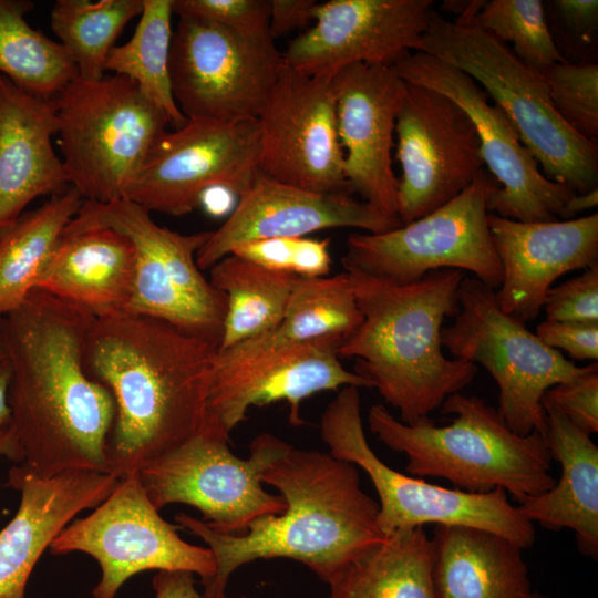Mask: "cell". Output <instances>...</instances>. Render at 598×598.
I'll use <instances>...</instances> for the list:
<instances>
[{
  "mask_svg": "<svg viewBox=\"0 0 598 598\" xmlns=\"http://www.w3.org/2000/svg\"><path fill=\"white\" fill-rule=\"evenodd\" d=\"M259 154L257 118L187 120L154 144L124 198L150 213L184 216L210 188L243 195L259 173Z\"/></svg>",
  "mask_w": 598,
  "mask_h": 598,
  "instance_id": "9a60e30c",
  "label": "cell"
},
{
  "mask_svg": "<svg viewBox=\"0 0 598 598\" xmlns=\"http://www.w3.org/2000/svg\"><path fill=\"white\" fill-rule=\"evenodd\" d=\"M6 456L14 461L16 447L12 434L8 426L0 429V457Z\"/></svg>",
  "mask_w": 598,
  "mask_h": 598,
  "instance_id": "c3c4849f",
  "label": "cell"
},
{
  "mask_svg": "<svg viewBox=\"0 0 598 598\" xmlns=\"http://www.w3.org/2000/svg\"><path fill=\"white\" fill-rule=\"evenodd\" d=\"M83 197L72 186L0 231V318L20 306L35 287L61 231Z\"/></svg>",
  "mask_w": 598,
  "mask_h": 598,
  "instance_id": "1f68e13d",
  "label": "cell"
},
{
  "mask_svg": "<svg viewBox=\"0 0 598 598\" xmlns=\"http://www.w3.org/2000/svg\"><path fill=\"white\" fill-rule=\"evenodd\" d=\"M559 117L588 141L598 137V66L594 63H555L539 72Z\"/></svg>",
  "mask_w": 598,
  "mask_h": 598,
  "instance_id": "8d00e7d4",
  "label": "cell"
},
{
  "mask_svg": "<svg viewBox=\"0 0 598 598\" xmlns=\"http://www.w3.org/2000/svg\"><path fill=\"white\" fill-rule=\"evenodd\" d=\"M194 576L181 570L157 571L152 579L154 598H206L197 590Z\"/></svg>",
  "mask_w": 598,
  "mask_h": 598,
  "instance_id": "f6af8a7d",
  "label": "cell"
},
{
  "mask_svg": "<svg viewBox=\"0 0 598 598\" xmlns=\"http://www.w3.org/2000/svg\"><path fill=\"white\" fill-rule=\"evenodd\" d=\"M134 278L130 239L78 213L61 231L34 288L102 318L127 313Z\"/></svg>",
  "mask_w": 598,
  "mask_h": 598,
  "instance_id": "d4e9b609",
  "label": "cell"
},
{
  "mask_svg": "<svg viewBox=\"0 0 598 598\" xmlns=\"http://www.w3.org/2000/svg\"><path fill=\"white\" fill-rule=\"evenodd\" d=\"M342 341L340 337H326L236 365L213 364L206 424L229 437L250 406L285 401L289 423L299 426L305 422L301 403L315 393L348 385L372 388L369 381L342 365Z\"/></svg>",
  "mask_w": 598,
  "mask_h": 598,
  "instance_id": "ffe728a7",
  "label": "cell"
},
{
  "mask_svg": "<svg viewBox=\"0 0 598 598\" xmlns=\"http://www.w3.org/2000/svg\"><path fill=\"white\" fill-rule=\"evenodd\" d=\"M261 481L279 491L286 508L254 520L244 534L219 533L187 514L175 516L214 555L215 575L203 585L206 598L226 597L233 573L258 559L299 561L327 582L386 537L378 524L379 505L361 488L352 463L289 444Z\"/></svg>",
  "mask_w": 598,
  "mask_h": 598,
  "instance_id": "3957f363",
  "label": "cell"
},
{
  "mask_svg": "<svg viewBox=\"0 0 598 598\" xmlns=\"http://www.w3.org/2000/svg\"><path fill=\"white\" fill-rule=\"evenodd\" d=\"M396 216L409 224L443 206L483 171L480 140L465 112L447 96L406 83L395 121Z\"/></svg>",
  "mask_w": 598,
  "mask_h": 598,
  "instance_id": "e0dca14e",
  "label": "cell"
},
{
  "mask_svg": "<svg viewBox=\"0 0 598 598\" xmlns=\"http://www.w3.org/2000/svg\"><path fill=\"white\" fill-rule=\"evenodd\" d=\"M229 437L208 427L141 467L136 474L154 507L169 504L197 508L213 529L244 534L249 525L286 508L281 495L268 493L264 471L289 446L270 433H261L250 444L247 458L236 456Z\"/></svg>",
  "mask_w": 598,
  "mask_h": 598,
  "instance_id": "30bf717a",
  "label": "cell"
},
{
  "mask_svg": "<svg viewBox=\"0 0 598 598\" xmlns=\"http://www.w3.org/2000/svg\"><path fill=\"white\" fill-rule=\"evenodd\" d=\"M554 6L560 18L577 35L587 38L598 19L597 0H556Z\"/></svg>",
  "mask_w": 598,
  "mask_h": 598,
  "instance_id": "ee69618b",
  "label": "cell"
},
{
  "mask_svg": "<svg viewBox=\"0 0 598 598\" xmlns=\"http://www.w3.org/2000/svg\"><path fill=\"white\" fill-rule=\"evenodd\" d=\"M269 34L275 41L313 22L316 0H270Z\"/></svg>",
  "mask_w": 598,
  "mask_h": 598,
  "instance_id": "7bdbcfd3",
  "label": "cell"
},
{
  "mask_svg": "<svg viewBox=\"0 0 598 598\" xmlns=\"http://www.w3.org/2000/svg\"><path fill=\"white\" fill-rule=\"evenodd\" d=\"M29 0H0V74L18 87L54 99L79 76L64 47L29 25Z\"/></svg>",
  "mask_w": 598,
  "mask_h": 598,
  "instance_id": "d6a6232c",
  "label": "cell"
},
{
  "mask_svg": "<svg viewBox=\"0 0 598 598\" xmlns=\"http://www.w3.org/2000/svg\"><path fill=\"white\" fill-rule=\"evenodd\" d=\"M329 247V239L277 237L239 244L230 254L299 278H319L331 269Z\"/></svg>",
  "mask_w": 598,
  "mask_h": 598,
  "instance_id": "74e56055",
  "label": "cell"
},
{
  "mask_svg": "<svg viewBox=\"0 0 598 598\" xmlns=\"http://www.w3.org/2000/svg\"><path fill=\"white\" fill-rule=\"evenodd\" d=\"M117 482L105 472L70 471L40 477L23 465H13L8 484L20 493V503L0 532V598H24L44 550L79 513L96 507Z\"/></svg>",
  "mask_w": 598,
  "mask_h": 598,
  "instance_id": "cb8c5ba5",
  "label": "cell"
},
{
  "mask_svg": "<svg viewBox=\"0 0 598 598\" xmlns=\"http://www.w3.org/2000/svg\"><path fill=\"white\" fill-rule=\"evenodd\" d=\"M209 269L210 283L227 301L218 351L274 329L300 280L295 275L265 268L233 254Z\"/></svg>",
  "mask_w": 598,
  "mask_h": 598,
  "instance_id": "4dcf8cb0",
  "label": "cell"
},
{
  "mask_svg": "<svg viewBox=\"0 0 598 598\" xmlns=\"http://www.w3.org/2000/svg\"><path fill=\"white\" fill-rule=\"evenodd\" d=\"M432 579L437 598H532L523 549L496 533L435 525Z\"/></svg>",
  "mask_w": 598,
  "mask_h": 598,
  "instance_id": "83f0119b",
  "label": "cell"
},
{
  "mask_svg": "<svg viewBox=\"0 0 598 598\" xmlns=\"http://www.w3.org/2000/svg\"><path fill=\"white\" fill-rule=\"evenodd\" d=\"M392 66L406 83L451 99L473 123L483 162L498 184L487 199L489 214L526 223L558 220L575 192L542 173L507 115L474 79L423 52H410Z\"/></svg>",
  "mask_w": 598,
  "mask_h": 598,
  "instance_id": "2e32d148",
  "label": "cell"
},
{
  "mask_svg": "<svg viewBox=\"0 0 598 598\" xmlns=\"http://www.w3.org/2000/svg\"><path fill=\"white\" fill-rule=\"evenodd\" d=\"M360 322L361 313L348 272L300 278L274 329L229 349L217 350L213 364L236 365L326 337L344 340Z\"/></svg>",
  "mask_w": 598,
  "mask_h": 598,
  "instance_id": "f1b7e54d",
  "label": "cell"
},
{
  "mask_svg": "<svg viewBox=\"0 0 598 598\" xmlns=\"http://www.w3.org/2000/svg\"><path fill=\"white\" fill-rule=\"evenodd\" d=\"M535 334L546 346L566 351L575 360L598 359V322H567L545 320Z\"/></svg>",
  "mask_w": 598,
  "mask_h": 598,
  "instance_id": "b9f144b4",
  "label": "cell"
},
{
  "mask_svg": "<svg viewBox=\"0 0 598 598\" xmlns=\"http://www.w3.org/2000/svg\"><path fill=\"white\" fill-rule=\"evenodd\" d=\"M239 598H249V597H239Z\"/></svg>",
  "mask_w": 598,
  "mask_h": 598,
  "instance_id": "816d5d0a",
  "label": "cell"
},
{
  "mask_svg": "<svg viewBox=\"0 0 598 598\" xmlns=\"http://www.w3.org/2000/svg\"><path fill=\"white\" fill-rule=\"evenodd\" d=\"M532 598H549V597L543 594H539L537 591H534Z\"/></svg>",
  "mask_w": 598,
  "mask_h": 598,
  "instance_id": "f907efd6",
  "label": "cell"
},
{
  "mask_svg": "<svg viewBox=\"0 0 598 598\" xmlns=\"http://www.w3.org/2000/svg\"><path fill=\"white\" fill-rule=\"evenodd\" d=\"M476 12V2L455 21L432 11L417 52L431 54L474 79L507 115L547 178L577 194L597 188V144L559 117L539 72L482 29L473 20Z\"/></svg>",
  "mask_w": 598,
  "mask_h": 598,
  "instance_id": "8992f818",
  "label": "cell"
},
{
  "mask_svg": "<svg viewBox=\"0 0 598 598\" xmlns=\"http://www.w3.org/2000/svg\"><path fill=\"white\" fill-rule=\"evenodd\" d=\"M543 308L546 320L598 322V264L550 288Z\"/></svg>",
  "mask_w": 598,
  "mask_h": 598,
  "instance_id": "ab89813d",
  "label": "cell"
},
{
  "mask_svg": "<svg viewBox=\"0 0 598 598\" xmlns=\"http://www.w3.org/2000/svg\"><path fill=\"white\" fill-rule=\"evenodd\" d=\"M143 0H56L50 24L73 60L79 78L99 81L125 25L141 16Z\"/></svg>",
  "mask_w": 598,
  "mask_h": 598,
  "instance_id": "e575fe53",
  "label": "cell"
},
{
  "mask_svg": "<svg viewBox=\"0 0 598 598\" xmlns=\"http://www.w3.org/2000/svg\"><path fill=\"white\" fill-rule=\"evenodd\" d=\"M59 145L70 186L84 200L125 197L146 156L168 131L165 113L131 79L79 76L54 99Z\"/></svg>",
  "mask_w": 598,
  "mask_h": 598,
  "instance_id": "52a82bcc",
  "label": "cell"
},
{
  "mask_svg": "<svg viewBox=\"0 0 598 598\" xmlns=\"http://www.w3.org/2000/svg\"><path fill=\"white\" fill-rule=\"evenodd\" d=\"M473 20L509 47L528 68L540 72L563 62L539 0L483 1Z\"/></svg>",
  "mask_w": 598,
  "mask_h": 598,
  "instance_id": "d590c367",
  "label": "cell"
},
{
  "mask_svg": "<svg viewBox=\"0 0 598 598\" xmlns=\"http://www.w3.org/2000/svg\"><path fill=\"white\" fill-rule=\"evenodd\" d=\"M55 134L53 99L31 94L0 74V231L37 197L70 187L52 145Z\"/></svg>",
  "mask_w": 598,
  "mask_h": 598,
  "instance_id": "484cf974",
  "label": "cell"
},
{
  "mask_svg": "<svg viewBox=\"0 0 598 598\" xmlns=\"http://www.w3.org/2000/svg\"><path fill=\"white\" fill-rule=\"evenodd\" d=\"M11 377V368L7 358L0 362V429L10 423V408L8 404V390Z\"/></svg>",
  "mask_w": 598,
  "mask_h": 598,
  "instance_id": "7dc6e473",
  "label": "cell"
},
{
  "mask_svg": "<svg viewBox=\"0 0 598 598\" xmlns=\"http://www.w3.org/2000/svg\"><path fill=\"white\" fill-rule=\"evenodd\" d=\"M173 0H143V10L132 38L114 47L105 71L134 81L144 95L167 116L173 130L187 118L178 109L169 81Z\"/></svg>",
  "mask_w": 598,
  "mask_h": 598,
  "instance_id": "836d02e7",
  "label": "cell"
},
{
  "mask_svg": "<svg viewBox=\"0 0 598 598\" xmlns=\"http://www.w3.org/2000/svg\"><path fill=\"white\" fill-rule=\"evenodd\" d=\"M598 204V189L595 188L590 192L577 194L575 193L568 202L565 204L559 213V218L564 220L573 219L576 215L592 209Z\"/></svg>",
  "mask_w": 598,
  "mask_h": 598,
  "instance_id": "bcb514c9",
  "label": "cell"
},
{
  "mask_svg": "<svg viewBox=\"0 0 598 598\" xmlns=\"http://www.w3.org/2000/svg\"><path fill=\"white\" fill-rule=\"evenodd\" d=\"M348 272L361 322L339 347L355 360L354 372L413 425L429 420L447 396L467 386L477 365L443 354L441 330L458 312L465 272L439 269L419 281L395 285L359 271Z\"/></svg>",
  "mask_w": 598,
  "mask_h": 598,
  "instance_id": "277c9868",
  "label": "cell"
},
{
  "mask_svg": "<svg viewBox=\"0 0 598 598\" xmlns=\"http://www.w3.org/2000/svg\"><path fill=\"white\" fill-rule=\"evenodd\" d=\"M257 121L261 174L315 193L352 194L331 78L309 75L283 62Z\"/></svg>",
  "mask_w": 598,
  "mask_h": 598,
  "instance_id": "ac0fdd59",
  "label": "cell"
},
{
  "mask_svg": "<svg viewBox=\"0 0 598 598\" xmlns=\"http://www.w3.org/2000/svg\"><path fill=\"white\" fill-rule=\"evenodd\" d=\"M93 319L35 288L0 318V340L11 368L8 427L13 462L40 477L70 471L107 473L115 403L84 369Z\"/></svg>",
  "mask_w": 598,
  "mask_h": 598,
  "instance_id": "6da1fadb",
  "label": "cell"
},
{
  "mask_svg": "<svg viewBox=\"0 0 598 598\" xmlns=\"http://www.w3.org/2000/svg\"><path fill=\"white\" fill-rule=\"evenodd\" d=\"M546 414L545 442L560 465L555 485L516 504L530 523L549 530L574 532L578 550L598 557V447L558 410L542 401Z\"/></svg>",
  "mask_w": 598,
  "mask_h": 598,
  "instance_id": "4316f807",
  "label": "cell"
},
{
  "mask_svg": "<svg viewBox=\"0 0 598 598\" xmlns=\"http://www.w3.org/2000/svg\"><path fill=\"white\" fill-rule=\"evenodd\" d=\"M457 301L454 322L441 330L443 348L491 374L499 390L497 411L513 432L545 436V392L587 373L597 362L578 367L546 346L524 322L504 312L495 290L475 277L462 280Z\"/></svg>",
  "mask_w": 598,
  "mask_h": 598,
  "instance_id": "9c48e42d",
  "label": "cell"
},
{
  "mask_svg": "<svg viewBox=\"0 0 598 598\" xmlns=\"http://www.w3.org/2000/svg\"><path fill=\"white\" fill-rule=\"evenodd\" d=\"M329 598H437L424 527L388 535L336 573Z\"/></svg>",
  "mask_w": 598,
  "mask_h": 598,
  "instance_id": "f546056e",
  "label": "cell"
},
{
  "mask_svg": "<svg viewBox=\"0 0 598 598\" xmlns=\"http://www.w3.org/2000/svg\"><path fill=\"white\" fill-rule=\"evenodd\" d=\"M126 236L134 247L135 278L127 313L169 322L219 344L227 301L196 264L212 231L179 234L155 223L128 200H83L79 212Z\"/></svg>",
  "mask_w": 598,
  "mask_h": 598,
  "instance_id": "7c38bea8",
  "label": "cell"
},
{
  "mask_svg": "<svg viewBox=\"0 0 598 598\" xmlns=\"http://www.w3.org/2000/svg\"><path fill=\"white\" fill-rule=\"evenodd\" d=\"M432 0H330L317 3L313 25L293 38L283 62L309 75L332 78L354 63L393 65L420 50Z\"/></svg>",
  "mask_w": 598,
  "mask_h": 598,
  "instance_id": "d6986e66",
  "label": "cell"
},
{
  "mask_svg": "<svg viewBox=\"0 0 598 598\" xmlns=\"http://www.w3.org/2000/svg\"><path fill=\"white\" fill-rule=\"evenodd\" d=\"M440 408L453 415L450 424L437 426L431 419L404 424L383 404H374L369 427L391 451L406 456L411 476L442 477L470 493L501 488L517 504L555 485L553 460L540 433L516 434L497 409L475 395L451 394Z\"/></svg>",
  "mask_w": 598,
  "mask_h": 598,
  "instance_id": "5b68a950",
  "label": "cell"
},
{
  "mask_svg": "<svg viewBox=\"0 0 598 598\" xmlns=\"http://www.w3.org/2000/svg\"><path fill=\"white\" fill-rule=\"evenodd\" d=\"M544 402L558 410L571 424L588 435L598 432V367L549 388Z\"/></svg>",
  "mask_w": 598,
  "mask_h": 598,
  "instance_id": "60d3db41",
  "label": "cell"
},
{
  "mask_svg": "<svg viewBox=\"0 0 598 598\" xmlns=\"http://www.w3.org/2000/svg\"><path fill=\"white\" fill-rule=\"evenodd\" d=\"M503 280L501 309L526 323L537 318L561 275L598 264V214L568 220L526 223L487 216Z\"/></svg>",
  "mask_w": 598,
  "mask_h": 598,
  "instance_id": "603a6c76",
  "label": "cell"
},
{
  "mask_svg": "<svg viewBox=\"0 0 598 598\" xmlns=\"http://www.w3.org/2000/svg\"><path fill=\"white\" fill-rule=\"evenodd\" d=\"M217 348L212 340L146 316L93 319L84 369L115 403L107 473L117 478L136 473L204 429Z\"/></svg>",
  "mask_w": 598,
  "mask_h": 598,
  "instance_id": "7a4b0ae2",
  "label": "cell"
},
{
  "mask_svg": "<svg viewBox=\"0 0 598 598\" xmlns=\"http://www.w3.org/2000/svg\"><path fill=\"white\" fill-rule=\"evenodd\" d=\"M403 225L351 195L322 194L275 181L260 172L249 188L196 254L200 270L209 269L239 244L277 237H306L329 228L354 227L382 234Z\"/></svg>",
  "mask_w": 598,
  "mask_h": 598,
  "instance_id": "7402d4cb",
  "label": "cell"
},
{
  "mask_svg": "<svg viewBox=\"0 0 598 598\" xmlns=\"http://www.w3.org/2000/svg\"><path fill=\"white\" fill-rule=\"evenodd\" d=\"M176 529L159 515L132 473L118 478L91 514L73 519L50 551H81L97 561L101 577L93 598H115L130 578L145 570L188 571L205 585L216 571L213 553L185 542Z\"/></svg>",
  "mask_w": 598,
  "mask_h": 598,
  "instance_id": "4fadbf2b",
  "label": "cell"
},
{
  "mask_svg": "<svg viewBox=\"0 0 598 598\" xmlns=\"http://www.w3.org/2000/svg\"><path fill=\"white\" fill-rule=\"evenodd\" d=\"M498 184L482 171L473 183L437 209L382 234H351L341 258L359 271L409 285L439 269L471 271L496 290L503 280L487 223V199Z\"/></svg>",
  "mask_w": 598,
  "mask_h": 598,
  "instance_id": "8fae6325",
  "label": "cell"
},
{
  "mask_svg": "<svg viewBox=\"0 0 598 598\" xmlns=\"http://www.w3.org/2000/svg\"><path fill=\"white\" fill-rule=\"evenodd\" d=\"M173 13L219 24L251 38H270L268 0H173Z\"/></svg>",
  "mask_w": 598,
  "mask_h": 598,
  "instance_id": "f35d334b",
  "label": "cell"
},
{
  "mask_svg": "<svg viewBox=\"0 0 598 598\" xmlns=\"http://www.w3.org/2000/svg\"><path fill=\"white\" fill-rule=\"evenodd\" d=\"M359 388L343 386L321 417V436L333 457L367 473L379 497L378 524L388 536L424 525H463L504 536L523 550L535 542L534 524L498 488L470 493L403 474L386 465L365 437Z\"/></svg>",
  "mask_w": 598,
  "mask_h": 598,
  "instance_id": "ba28073f",
  "label": "cell"
},
{
  "mask_svg": "<svg viewBox=\"0 0 598 598\" xmlns=\"http://www.w3.org/2000/svg\"><path fill=\"white\" fill-rule=\"evenodd\" d=\"M331 89L351 192L398 217V178L391 152L406 82L392 65L354 63L333 74Z\"/></svg>",
  "mask_w": 598,
  "mask_h": 598,
  "instance_id": "44dd1931",
  "label": "cell"
},
{
  "mask_svg": "<svg viewBox=\"0 0 598 598\" xmlns=\"http://www.w3.org/2000/svg\"><path fill=\"white\" fill-rule=\"evenodd\" d=\"M4 359H6V353H4V350L0 340V362L3 361Z\"/></svg>",
  "mask_w": 598,
  "mask_h": 598,
  "instance_id": "681fc988",
  "label": "cell"
},
{
  "mask_svg": "<svg viewBox=\"0 0 598 598\" xmlns=\"http://www.w3.org/2000/svg\"><path fill=\"white\" fill-rule=\"evenodd\" d=\"M283 64L271 38L178 18L172 34L169 81L187 120L257 118Z\"/></svg>",
  "mask_w": 598,
  "mask_h": 598,
  "instance_id": "5bb4252c",
  "label": "cell"
}]
</instances>
